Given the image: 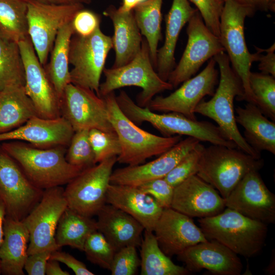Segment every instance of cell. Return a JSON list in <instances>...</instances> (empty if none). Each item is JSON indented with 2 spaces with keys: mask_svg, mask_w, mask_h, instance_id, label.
I'll use <instances>...</instances> for the list:
<instances>
[{
  "mask_svg": "<svg viewBox=\"0 0 275 275\" xmlns=\"http://www.w3.org/2000/svg\"><path fill=\"white\" fill-rule=\"evenodd\" d=\"M66 148L41 149L16 141L2 145V149L18 163L29 180L42 190L67 184L82 170L67 161Z\"/></svg>",
  "mask_w": 275,
  "mask_h": 275,
  "instance_id": "obj_1",
  "label": "cell"
},
{
  "mask_svg": "<svg viewBox=\"0 0 275 275\" xmlns=\"http://www.w3.org/2000/svg\"><path fill=\"white\" fill-rule=\"evenodd\" d=\"M220 74L218 87L208 101L201 100L195 109L198 113L214 120L217 126L238 149L256 159L261 154L255 151L240 133L235 121L234 99L243 100L244 90L241 80L231 66L229 58L223 51L213 57Z\"/></svg>",
  "mask_w": 275,
  "mask_h": 275,
  "instance_id": "obj_2",
  "label": "cell"
},
{
  "mask_svg": "<svg viewBox=\"0 0 275 275\" xmlns=\"http://www.w3.org/2000/svg\"><path fill=\"white\" fill-rule=\"evenodd\" d=\"M207 240L214 239L246 258L259 254L265 246L267 225L226 207L213 216L198 220Z\"/></svg>",
  "mask_w": 275,
  "mask_h": 275,
  "instance_id": "obj_3",
  "label": "cell"
},
{
  "mask_svg": "<svg viewBox=\"0 0 275 275\" xmlns=\"http://www.w3.org/2000/svg\"><path fill=\"white\" fill-rule=\"evenodd\" d=\"M116 99L120 109L132 122L136 125L147 122L163 136L184 135L214 145L237 147L217 126L210 122L193 120L175 112L155 113L147 106L138 105L124 90H120Z\"/></svg>",
  "mask_w": 275,
  "mask_h": 275,
  "instance_id": "obj_4",
  "label": "cell"
},
{
  "mask_svg": "<svg viewBox=\"0 0 275 275\" xmlns=\"http://www.w3.org/2000/svg\"><path fill=\"white\" fill-rule=\"evenodd\" d=\"M102 98L121 145V153L117 157L118 163L128 166L143 163L147 159L166 152L182 140L180 135L160 136L140 128L120 109L115 91Z\"/></svg>",
  "mask_w": 275,
  "mask_h": 275,
  "instance_id": "obj_5",
  "label": "cell"
},
{
  "mask_svg": "<svg viewBox=\"0 0 275 275\" xmlns=\"http://www.w3.org/2000/svg\"><path fill=\"white\" fill-rule=\"evenodd\" d=\"M263 165V159H256L237 148L212 144L204 148L197 175L225 199L247 173L259 171Z\"/></svg>",
  "mask_w": 275,
  "mask_h": 275,
  "instance_id": "obj_6",
  "label": "cell"
},
{
  "mask_svg": "<svg viewBox=\"0 0 275 275\" xmlns=\"http://www.w3.org/2000/svg\"><path fill=\"white\" fill-rule=\"evenodd\" d=\"M255 14L250 8L233 0H225L220 17L219 38L227 52L231 67L242 83L243 100L256 105L249 81L252 64L256 62V54L249 52L244 37L245 20Z\"/></svg>",
  "mask_w": 275,
  "mask_h": 275,
  "instance_id": "obj_7",
  "label": "cell"
},
{
  "mask_svg": "<svg viewBox=\"0 0 275 275\" xmlns=\"http://www.w3.org/2000/svg\"><path fill=\"white\" fill-rule=\"evenodd\" d=\"M103 73L105 80L100 84L99 97H103L124 87H138L142 90L136 97V104L141 107L148 106L158 93L173 89L155 70L145 39H143L141 49L133 60L122 67L105 68Z\"/></svg>",
  "mask_w": 275,
  "mask_h": 275,
  "instance_id": "obj_8",
  "label": "cell"
},
{
  "mask_svg": "<svg viewBox=\"0 0 275 275\" xmlns=\"http://www.w3.org/2000/svg\"><path fill=\"white\" fill-rule=\"evenodd\" d=\"M113 48L112 37L98 28L87 36L73 35L71 39L69 61L71 83L94 91L99 96L100 79L107 56Z\"/></svg>",
  "mask_w": 275,
  "mask_h": 275,
  "instance_id": "obj_9",
  "label": "cell"
},
{
  "mask_svg": "<svg viewBox=\"0 0 275 275\" xmlns=\"http://www.w3.org/2000/svg\"><path fill=\"white\" fill-rule=\"evenodd\" d=\"M117 156L82 170L67 184L64 195L68 207L88 217L97 215L106 204V196Z\"/></svg>",
  "mask_w": 275,
  "mask_h": 275,
  "instance_id": "obj_10",
  "label": "cell"
},
{
  "mask_svg": "<svg viewBox=\"0 0 275 275\" xmlns=\"http://www.w3.org/2000/svg\"><path fill=\"white\" fill-rule=\"evenodd\" d=\"M64 191L62 186L44 190L39 202L22 220L29 232L28 255L60 249L55 234L59 219L68 207Z\"/></svg>",
  "mask_w": 275,
  "mask_h": 275,
  "instance_id": "obj_11",
  "label": "cell"
},
{
  "mask_svg": "<svg viewBox=\"0 0 275 275\" xmlns=\"http://www.w3.org/2000/svg\"><path fill=\"white\" fill-rule=\"evenodd\" d=\"M26 1L29 35L40 63L44 65L59 31L72 21L84 8V4L56 5Z\"/></svg>",
  "mask_w": 275,
  "mask_h": 275,
  "instance_id": "obj_12",
  "label": "cell"
},
{
  "mask_svg": "<svg viewBox=\"0 0 275 275\" xmlns=\"http://www.w3.org/2000/svg\"><path fill=\"white\" fill-rule=\"evenodd\" d=\"M187 23L185 48L168 79L173 88L192 77L206 61L225 51L219 37L207 27L198 10Z\"/></svg>",
  "mask_w": 275,
  "mask_h": 275,
  "instance_id": "obj_13",
  "label": "cell"
},
{
  "mask_svg": "<svg viewBox=\"0 0 275 275\" xmlns=\"http://www.w3.org/2000/svg\"><path fill=\"white\" fill-rule=\"evenodd\" d=\"M60 109L74 132L91 129L115 131L104 99L90 89L68 84L60 100Z\"/></svg>",
  "mask_w": 275,
  "mask_h": 275,
  "instance_id": "obj_14",
  "label": "cell"
},
{
  "mask_svg": "<svg viewBox=\"0 0 275 275\" xmlns=\"http://www.w3.org/2000/svg\"><path fill=\"white\" fill-rule=\"evenodd\" d=\"M43 192L29 180L14 159L3 149L0 151V198L6 215L22 220L39 202Z\"/></svg>",
  "mask_w": 275,
  "mask_h": 275,
  "instance_id": "obj_15",
  "label": "cell"
},
{
  "mask_svg": "<svg viewBox=\"0 0 275 275\" xmlns=\"http://www.w3.org/2000/svg\"><path fill=\"white\" fill-rule=\"evenodd\" d=\"M213 58L198 75L182 82V85L169 95L157 96L148 105L152 111L175 112L197 120L195 109L206 96H212L218 82V71Z\"/></svg>",
  "mask_w": 275,
  "mask_h": 275,
  "instance_id": "obj_16",
  "label": "cell"
},
{
  "mask_svg": "<svg viewBox=\"0 0 275 275\" xmlns=\"http://www.w3.org/2000/svg\"><path fill=\"white\" fill-rule=\"evenodd\" d=\"M18 43L24 65L25 91L38 116L49 119L61 116L60 100L39 60L30 37Z\"/></svg>",
  "mask_w": 275,
  "mask_h": 275,
  "instance_id": "obj_17",
  "label": "cell"
},
{
  "mask_svg": "<svg viewBox=\"0 0 275 275\" xmlns=\"http://www.w3.org/2000/svg\"><path fill=\"white\" fill-rule=\"evenodd\" d=\"M224 201L226 207L248 217L267 225L275 223V195L258 170L247 173Z\"/></svg>",
  "mask_w": 275,
  "mask_h": 275,
  "instance_id": "obj_18",
  "label": "cell"
},
{
  "mask_svg": "<svg viewBox=\"0 0 275 275\" xmlns=\"http://www.w3.org/2000/svg\"><path fill=\"white\" fill-rule=\"evenodd\" d=\"M200 141L188 136L180 141L156 159L113 171L110 183L138 187L150 181L164 178Z\"/></svg>",
  "mask_w": 275,
  "mask_h": 275,
  "instance_id": "obj_19",
  "label": "cell"
},
{
  "mask_svg": "<svg viewBox=\"0 0 275 275\" xmlns=\"http://www.w3.org/2000/svg\"><path fill=\"white\" fill-rule=\"evenodd\" d=\"M171 208L201 218L218 214L226 206L217 190L195 174L174 187Z\"/></svg>",
  "mask_w": 275,
  "mask_h": 275,
  "instance_id": "obj_20",
  "label": "cell"
},
{
  "mask_svg": "<svg viewBox=\"0 0 275 275\" xmlns=\"http://www.w3.org/2000/svg\"><path fill=\"white\" fill-rule=\"evenodd\" d=\"M153 232L162 251L170 258L208 240L191 217L172 208L163 209Z\"/></svg>",
  "mask_w": 275,
  "mask_h": 275,
  "instance_id": "obj_21",
  "label": "cell"
},
{
  "mask_svg": "<svg viewBox=\"0 0 275 275\" xmlns=\"http://www.w3.org/2000/svg\"><path fill=\"white\" fill-rule=\"evenodd\" d=\"M177 256L189 272L204 269L217 275H240L243 268L236 254L214 239L191 246Z\"/></svg>",
  "mask_w": 275,
  "mask_h": 275,
  "instance_id": "obj_22",
  "label": "cell"
},
{
  "mask_svg": "<svg viewBox=\"0 0 275 275\" xmlns=\"http://www.w3.org/2000/svg\"><path fill=\"white\" fill-rule=\"evenodd\" d=\"M74 131L62 116L45 119L34 116L22 125L0 133V142L20 141L37 147H68Z\"/></svg>",
  "mask_w": 275,
  "mask_h": 275,
  "instance_id": "obj_23",
  "label": "cell"
},
{
  "mask_svg": "<svg viewBox=\"0 0 275 275\" xmlns=\"http://www.w3.org/2000/svg\"><path fill=\"white\" fill-rule=\"evenodd\" d=\"M106 203L126 212L138 221L145 230L152 232L163 210L152 197L139 187L111 183Z\"/></svg>",
  "mask_w": 275,
  "mask_h": 275,
  "instance_id": "obj_24",
  "label": "cell"
},
{
  "mask_svg": "<svg viewBox=\"0 0 275 275\" xmlns=\"http://www.w3.org/2000/svg\"><path fill=\"white\" fill-rule=\"evenodd\" d=\"M96 215L97 231L103 235L116 251L128 245L140 246L145 229L131 215L107 203Z\"/></svg>",
  "mask_w": 275,
  "mask_h": 275,
  "instance_id": "obj_25",
  "label": "cell"
},
{
  "mask_svg": "<svg viewBox=\"0 0 275 275\" xmlns=\"http://www.w3.org/2000/svg\"><path fill=\"white\" fill-rule=\"evenodd\" d=\"M103 13L111 20L114 26L112 40L115 60L112 68L122 67L133 60L141 48L143 39L133 10L122 12L111 5Z\"/></svg>",
  "mask_w": 275,
  "mask_h": 275,
  "instance_id": "obj_26",
  "label": "cell"
},
{
  "mask_svg": "<svg viewBox=\"0 0 275 275\" xmlns=\"http://www.w3.org/2000/svg\"><path fill=\"white\" fill-rule=\"evenodd\" d=\"M198 11L190 6L188 0H173L171 7L165 16L166 31L164 44L157 50L156 72L167 81L175 67V52L180 32Z\"/></svg>",
  "mask_w": 275,
  "mask_h": 275,
  "instance_id": "obj_27",
  "label": "cell"
},
{
  "mask_svg": "<svg viewBox=\"0 0 275 275\" xmlns=\"http://www.w3.org/2000/svg\"><path fill=\"white\" fill-rule=\"evenodd\" d=\"M4 238L0 246L1 273L24 275V265L28 256L29 232L23 222L6 215Z\"/></svg>",
  "mask_w": 275,
  "mask_h": 275,
  "instance_id": "obj_28",
  "label": "cell"
},
{
  "mask_svg": "<svg viewBox=\"0 0 275 275\" xmlns=\"http://www.w3.org/2000/svg\"><path fill=\"white\" fill-rule=\"evenodd\" d=\"M236 122L244 129V138L257 152L275 154V123L269 120L255 104L248 102L236 109Z\"/></svg>",
  "mask_w": 275,
  "mask_h": 275,
  "instance_id": "obj_29",
  "label": "cell"
},
{
  "mask_svg": "<svg viewBox=\"0 0 275 275\" xmlns=\"http://www.w3.org/2000/svg\"><path fill=\"white\" fill-rule=\"evenodd\" d=\"M36 116L35 107L24 86L0 91V133L15 129Z\"/></svg>",
  "mask_w": 275,
  "mask_h": 275,
  "instance_id": "obj_30",
  "label": "cell"
},
{
  "mask_svg": "<svg viewBox=\"0 0 275 275\" xmlns=\"http://www.w3.org/2000/svg\"><path fill=\"white\" fill-rule=\"evenodd\" d=\"M73 35L71 22L59 31L51 50L49 62L45 68L60 100L65 88L71 83L69 52L71 39Z\"/></svg>",
  "mask_w": 275,
  "mask_h": 275,
  "instance_id": "obj_31",
  "label": "cell"
},
{
  "mask_svg": "<svg viewBox=\"0 0 275 275\" xmlns=\"http://www.w3.org/2000/svg\"><path fill=\"white\" fill-rule=\"evenodd\" d=\"M96 231H97L96 220L67 207L58 222L56 242L60 248L69 246L83 251L86 239Z\"/></svg>",
  "mask_w": 275,
  "mask_h": 275,
  "instance_id": "obj_32",
  "label": "cell"
},
{
  "mask_svg": "<svg viewBox=\"0 0 275 275\" xmlns=\"http://www.w3.org/2000/svg\"><path fill=\"white\" fill-rule=\"evenodd\" d=\"M140 246L141 275H185L190 272L175 264L162 251L152 231L144 230Z\"/></svg>",
  "mask_w": 275,
  "mask_h": 275,
  "instance_id": "obj_33",
  "label": "cell"
},
{
  "mask_svg": "<svg viewBox=\"0 0 275 275\" xmlns=\"http://www.w3.org/2000/svg\"><path fill=\"white\" fill-rule=\"evenodd\" d=\"M163 0H147L133 9L135 21L142 35L145 37L151 62L156 68L159 42L161 40V8Z\"/></svg>",
  "mask_w": 275,
  "mask_h": 275,
  "instance_id": "obj_34",
  "label": "cell"
},
{
  "mask_svg": "<svg viewBox=\"0 0 275 275\" xmlns=\"http://www.w3.org/2000/svg\"><path fill=\"white\" fill-rule=\"evenodd\" d=\"M24 84V65L18 43L0 32V91Z\"/></svg>",
  "mask_w": 275,
  "mask_h": 275,
  "instance_id": "obj_35",
  "label": "cell"
},
{
  "mask_svg": "<svg viewBox=\"0 0 275 275\" xmlns=\"http://www.w3.org/2000/svg\"><path fill=\"white\" fill-rule=\"evenodd\" d=\"M28 3L25 0H0V32L17 43L29 37Z\"/></svg>",
  "mask_w": 275,
  "mask_h": 275,
  "instance_id": "obj_36",
  "label": "cell"
},
{
  "mask_svg": "<svg viewBox=\"0 0 275 275\" xmlns=\"http://www.w3.org/2000/svg\"><path fill=\"white\" fill-rule=\"evenodd\" d=\"M249 81L256 105L264 115L275 121V77L270 74L251 72Z\"/></svg>",
  "mask_w": 275,
  "mask_h": 275,
  "instance_id": "obj_37",
  "label": "cell"
},
{
  "mask_svg": "<svg viewBox=\"0 0 275 275\" xmlns=\"http://www.w3.org/2000/svg\"><path fill=\"white\" fill-rule=\"evenodd\" d=\"M65 157L70 164L82 170L96 164L89 140V130L74 132Z\"/></svg>",
  "mask_w": 275,
  "mask_h": 275,
  "instance_id": "obj_38",
  "label": "cell"
},
{
  "mask_svg": "<svg viewBox=\"0 0 275 275\" xmlns=\"http://www.w3.org/2000/svg\"><path fill=\"white\" fill-rule=\"evenodd\" d=\"M87 259L99 267L109 270L116 250L98 231L91 233L85 243L84 250Z\"/></svg>",
  "mask_w": 275,
  "mask_h": 275,
  "instance_id": "obj_39",
  "label": "cell"
},
{
  "mask_svg": "<svg viewBox=\"0 0 275 275\" xmlns=\"http://www.w3.org/2000/svg\"><path fill=\"white\" fill-rule=\"evenodd\" d=\"M89 140L96 163L118 156L121 153L120 143L115 131L107 132L91 129L89 130Z\"/></svg>",
  "mask_w": 275,
  "mask_h": 275,
  "instance_id": "obj_40",
  "label": "cell"
},
{
  "mask_svg": "<svg viewBox=\"0 0 275 275\" xmlns=\"http://www.w3.org/2000/svg\"><path fill=\"white\" fill-rule=\"evenodd\" d=\"M205 146L199 143L164 177L173 187L190 176L197 174L198 164Z\"/></svg>",
  "mask_w": 275,
  "mask_h": 275,
  "instance_id": "obj_41",
  "label": "cell"
},
{
  "mask_svg": "<svg viewBox=\"0 0 275 275\" xmlns=\"http://www.w3.org/2000/svg\"><path fill=\"white\" fill-rule=\"evenodd\" d=\"M134 245L116 252L109 270L112 275H134L140 266L141 259Z\"/></svg>",
  "mask_w": 275,
  "mask_h": 275,
  "instance_id": "obj_42",
  "label": "cell"
},
{
  "mask_svg": "<svg viewBox=\"0 0 275 275\" xmlns=\"http://www.w3.org/2000/svg\"><path fill=\"white\" fill-rule=\"evenodd\" d=\"M200 13L207 27L216 36H219L220 17L224 5L223 0H188Z\"/></svg>",
  "mask_w": 275,
  "mask_h": 275,
  "instance_id": "obj_43",
  "label": "cell"
},
{
  "mask_svg": "<svg viewBox=\"0 0 275 275\" xmlns=\"http://www.w3.org/2000/svg\"><path fill=\"white\" fill-rule=\"evenodd\" d=\"M144 193L152 197L162 208H171L174 188L164 179H156L138 186Z\"/></svg>",
  "mask_w": 275,
  "mask_h": 275,
  "instance_id": "obj_44",
  "label": "cell"
},
{
  "mask_svg": "<svg viewBox=\"0 0 275 275\" xmlns=\"http://www.w3.org/2000/svg\"><path fill=\"white\" fill-rule=\"evenodd\" d=\"M100 22L98 14L84 8L75 14L71 23L74 35L85 37L92 34L100 27Z\"/></svg>",
  "mask_w": 275,
  "mask_h": 275,
  "instance_id": "obj_45",
  "label": "cell"
},
{
  "mask_svg": "<svg viewBox=\"0 0 275 275\" xmlns=\"http://www.w3.org/2000/svg\"><path fill=\"white\" fill-rule=\"evenodd\" d=\"M52 252L45 251L29 255L24 269L29 275H44L47 261Z\"/></svg>",
  "mask_w": 275,
  "mask_h": 275,
  "instance_id": "obj_46",
  "label": "cell"
},
{
  "mask_svg": "<svg viewBox=\"0 0 275 275\" xmlns=\"http://www.w3.org/2000/svg\"><path fill=\"white\" fill-rule=\"evenodd\" d=\"M61 262L70 268L76 275H93L82 262L76 259L72 255L59 250L53 251L50 255V259Z\"/></svg>",
  "mask_w": 275,
  "mask_h": 275,
  "instance_id": "obj_47",
  "label": "cell"
},
{
  "mask_svg": "<svg viewBox=\"0 0 275 275\" xmlns=\"http://www.w3.org/2000/svg\"><path fill=\"white\" fill-rule=\"evenodd\" d=\"M262 49V48H261ZM265 55L257 50L256 62H259L258 69L261 73L270 74L275 77V43L267 49H262Z\"/></svg>",
  "mask_w": 275,
  "mask_h": 275,
  "instance_id": "obj_48",
  "label": "cell"
},
{
  "mask_svg": "<svg viewBox=\"0 0 275 275\" xmlns=\"http://www.w3.org/2000/svg\"><path fill=\"white\" fill-rule=\"evenodd\" d=\"M225 1V0H223ZM236 3L247 7L254 12L270 11L269 0H233Z\"/></svg>",
  "mask_w": 275,
  "mask_h": 275,
  "instance_id": "obj_49",
  "label": "cell"
},
{
  "mask_svg": "<svg viewBox=\"0 0 275 275\" xmlns=\"http://www.w3.org/2000/svg\"><path fill=\"white\" fill-rule=\"evenodd\" d=\"M45 274L47 275H69V272L62 269L59 262L49 259L46 264Z\"/></svg>",
  "mask_w": 275,
  "mask_h": 275,
  "instance_id": "obj_50",
  "label": "cell"
},
{
  "mask_svg": "<svg viewBox=\"0 0 275 275\" xmlns=\"http://www.w3.org/2000/svg\"><path fill=\"white\" fill-rule=\"evenodd\" d=\"M33 1L39 3L56 5H70L74 4H89L92 0H25Z\"/></svg>",
  "mask_w": 275,
  "mask_h": 275,
  "instance_id": "obj_51",
  "label": "cell"
},
{
  "mask_svg": "<svg viewBox=\"0 0 275 275\" xmlns=\"http://www.w3.org/2000/svg\"><path fill=\"white\" fill-rule=\"evenodd\" d=\"M147 0H122L121 6L118 8L122 12H128L133 10L139 4Z\"/></svg>",
  "mask_w": 275,
  "mask_h": 275,
  "instance_id": "obj_52",
  "label": "cell"
},
{
  "mask_svg": "<svg viewBox=\"0 0 275 275\" xmlns=\"http://www.w3.org/2000/svg\"><path fill=\"white\" fill-rule=\"evenodd\" d=\"M6 214L5 205L0 198V246L4 238V224Z\"/></svg>",
  "mask_w": 275,
  "mask_h": 275,
  "instance_id": "obj_53",
  "label": "cell"
},
{
  "mask_svg": "<svg viewBox=\"0 0 275 275\" xmlns=\"http://www.w3.org/2000/svg\"><path fill=\"white\" fill-rule=\"evenodd\" d=\"M274 253L273 256L271 257L270 262L268 267L266 268L265 271L269 274H274Z\"/></svg>",
  "mask_w": 275,
  "mask_h": 275,
  "instance_id": "obj_54",
  "label": "cell"
},
{
  "mask_svg": "<svg viewBox=\"0 0 275 275\" xmlns=\"http://www.w3.org/2000/svg\"><path fill=\"white\" fill-rule=\"evenodd\" d=\"M270 11L274 12L275 11V0H269Z\"/></svg>",
  "mask_w": 275,
  "mask_h": 275,
  "instance_id": "obj_55",
  "label": "cell"
},
{
  "mask_svg": "<svg viewBox=\"0 0 275 275\" xmlns=\"http://www.w3.org/2000/svg\"><path fill=\"white\" fill-rule=\"evenodd\" d=\"M0 273H1V265H0Z\"/></svg>",
  "mask_w": 275,
  "mask_h": 275,
  "instance_id": "obj_56",
  "label": "cell"
}]
</instances>
